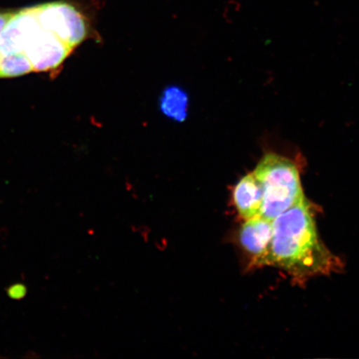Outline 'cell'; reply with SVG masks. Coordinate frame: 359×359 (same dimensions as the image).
<instances>
[{
    "label": "cell",
    "mask_w": 359,
    "mask_h": 359,
    "mask_svg": "<svg viewBox=\"0 0 359 359\" xmlns=\"http://www.w3.org/2000/svg\"><path fill=\"white\" fill-rule=\"evenodd\" d=\"M42 28L55 34L74 49L88 35L86 20L77 8L65 2H53L34 7Z\"/></svg>",
    "instance_id": "3957f363"
},
{
    "label": "cell",
    "mask_w": 359,
    "mask_h": 359,
    "mask_svg": "<svg viewBox=\"0 0 359 359\" xmlns=\"http://www.w3.org/2000/svg\"><path fill=\"white\" fill-rule=\"evenodd\" d=\"M232 198L238 213L245 221L262 215L263 190L254 172L245 175L237 182Z\"/></svg>",
    "instance_id": "52a82bcc"
},
{
    "label": "cell",
    "mask_w": 359,
    "mask_h": 359,
    "mask_svg": "<svg viewBox=\"0 0 359 359\" xmlns=\"http://www.w3.org/2000/svg\"><path fill=\"white\" fill-rule=\"evenodd\" d=\"M272 234V221L258 215L245 221L238 232L237 241L255 264L269 266Z\"/></svg>",
    "instance_id": "5b68a950"
},
{
    "label": "cell",
    "mask_w": 359,
    "mask_h": 359,
    "mask_svg": "<svg viewBox=\"0 0 359 359\" xmlns=\"http://www.w3.org/2000/svg\"><path fill=\"white\" fill-rule=\"evenodd\" d=\"M73 50L55 34L41 27L27 45L25 55L34 71L43 72L60 66Z\"/></svg>",
    "instance_id": "277c9868"
},
{
    "label": "cell",
    "mask_w": 359,
    "mask_h": 359,
    "mask_svg": "<svg viewBox=\"0 0 359 359\" xmlns=\"http://www.w3.org/2000/svg\"><path fill=\"white\" fill-rule=\"evenodd\" d=\"M40 29L34 8L13 13L0 34V53H25L27 45Z\"/></svg>",
    "instance_id": "8992f818"
},
{
    "label": "cell",
    "mask_w": 359,
    "mask_h": 359,
    "mask_svg": "<svg viewBox=\"0 0 359 359\" xmlns=\"http://www.w3.org/2000/svg\"><path fill=\"white\" fill-rule=\"evenodd\" d=\"M26 293L27 290L24 285H12L10 289H8V294L13 299H21L25 297Z\"/></svg>",
    "instance_id": "30bf717a"
},
{
    "label": "cell",
    "mask_w": 359,
    "mask_h": 359,
    "mask_svg": "<svg viewBox=\"0 0 359 359\" xmlns=\"http://www.w3.org/2000/svg\"><path fill=\"white\" fill-rule=\"evenodd\" d=\"M253 172L263 190L262 215L271 221L305 197L298 165L288 157L266 154Z\"/></svg>",
    "instance_id": "7a4b0ae2"
},
{
    "label": "cell",
    "mask_w": 359,
    "mask_h": 359,
    "mask_svg": "<svg viewBox=\"0 0 359 359\" xmlns=\"http://www.w3.org/2000/svg\"><path fill=\"white\" fill-rule=\"evenodd\" d=\"M161 110L168 118L182 122L187 118L188 97L182 88L170 87L161 97Z\"/></svg>",
    "instance_id": "ba28073f"
},
{
    "label": "cell",
    "mask_w": 359,
    "mask_h": 359,
    "mask_svg": "<svg viewBox=\"0 0 359 359\" xmlns=\"http://www.w3.org/2000/svg\"><path fill=\"white\" fill-rule=\"evenodd\" d=\"M15 13H0V34H1L7 22L11 20Z\"/></svg>",
    "instance_id": "8fae6325"
},
{
    "label": "cell",
    "mask_w": 359,
    "mask_h": 359,
    "mask_svg": "<svg viewBox=\"0 0 359 359\" xmlns=\"http://www.w3.org/2000/svg\"><path fill=\"white\" fill-rule=\"evenodd\" d=\"M34 71L25 53H0V79L18 77Z\"/></svg>",
    "instance_id": "9c48e42d"
},
{
    "label": "cell",
    "mask_w": 359,
    "mask_h": 359,
    "mask_svg": "<svg viewBox=\"0 0 359 359\" xmlns=\"http://www.w3.org/2000/svg\"><path fill=\"white\" fill-rule=\"evenodd\" d=\"M306 197L273 219L269 266L285 269L294 277L327 275L341 266L322 244Z\"/></svg>",
    "instance_id": "6da1fadb"
}]
</instances>
